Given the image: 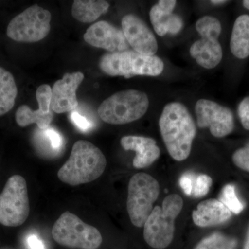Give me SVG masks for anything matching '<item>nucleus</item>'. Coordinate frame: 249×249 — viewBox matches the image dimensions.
Instances as JSON below:
<instances>
[{"label": "nucleus", "mask_w": 249, "mask_h": 249, "mask_svg": "<svg viewBox=\"0 0 249 249\" xmlns=\"http://www.w3.org/2000/svg\"><path fill=\"white\" fill-rule=\"evenodd\" d=\"M160 132L172 158L182 161L191 154L196 135V126L191 114L180 103H168L160 119Z\"/></svg>", "instance_id": "nucleus-1"}, {"label": "nucleus", "mask_w": 249, "mask_h": 249, "mask_svg": "<svg viewBox=\"0 0 249 249\" xmlns=\"http://www.w3.org/2000/svg\"><path fill=\"white\" fill-rule=\"evenodd\" d=\"M106 165V157L98 147L88 141L80 140L73 145L71 155L59 170L58 177L63 183L78 186L99 178Z\"/></svg>", "instance_id": "nucleus-2"}, {"label": "nucleus", "mask_w": 249, "mask_h": 249, "mask_svg": "<svg viewBox=\"0 0 249 249\" xmlns=\"http://www.w3.org/2000/svg\"><path fill=\"white\" fill-rule=\"evenodd\" d=\"M182 198L178 195H169L162 207L154 208L144 224L143 237L152 248L163 249L171 244L175 233V219L183 209Z\"/></svg>", "instance_id": "nucleus-3"}, {"label": "nucleus", "mask_w": 249, "mask_h": 249, "mask_svg": "<svg viewBox=\"0 0 249 249\" xmlns=\"http://www.w3.org/2000/svg\"><path fill=\"white\" fill-rule=\"evenodd\" d=\"M99 67L109 76L129 78L136 76H159L163 71L164 64L156 55H142L134 50H127L105 54L100 59Z\"/></svg>", "instance_id": "nucleus-4"}, {"label": "nucleus", "mask_w": 249, "mask_h": 249, "mask_svg": "<svg viewBox=\"0 0 249 249\" xmlns=\"http://www.w3.org/2000/svg\"><path fill=\"white\" fill-rule=\"evenodd\" d=\"M148 107L146 93L138 90H124L105 100L98 107V113L107 124H124L141 119Z\"/></svg>", "instance_id": "nucleus-5"}, {"label": "nucleus", "mask_w": 249, "mask_h": 249, "mask_svg": "<svg viewBox=\"0 0 249 249\" xmlns=\"http://www.w3.org/2000/svg\"><path fill=\"white\" fill-rule=\"evenodd\" d=\"M53 238L59 245L76 249H97L103 237L96 227L86 224L76 214L66 211L52 229Z\"/></svg>", "instance_id": "nucleus-6"}, {"label": "nucleus", "mask_w": 249, "mask_h": 249, "mask_svg": "<svg viewBox=\"0 0 249 249\" xmlns=\"http://www.w3.org/2000/svg\"><path fill=\"white\" fill-rule=\"evenodd\" d=\"M160 193V184L151 175L139 173L132 177L128 185L127 210L134 226L144 227Z\"/></svg>", "instance_id": "nucleus-7"}, {"label": "nucleus", "mask_w": 249, "mask_h": 249, "mask_svg": "<svg viewBox=\"0 0 249 249\" xmlns=\"http://www.w3.org/2000/svg\"><path fill=\"white\" fill-rule=\"evenodd\" d=\"M29 212L26 180L20 175H13L0 194V224L5 227H19L26 222Z\"/></svg>", "instance_id": "nucleus-8"}, {"label": "nucleus", "mask_w": 249, "mask_h": 249, "mask_svg": "<svg viewBox=\"0 0 249 249\" xmlns=\"http://www.w3.org/2000/svg\"><path fill=\"white\" fill-rule=\"evenodd\" d=\"M51 20L52 14L49 11L38 5H33L11 19L6 34L16 42H37L49 34Z\"/></svg>", "instance_id": "nucleus-9"}, {"label": "nucleus", "mask_w": 249, "mask_h": 249, "mask_svg": "<svg viewBox=\"0 0 249 249\" xmlns=\"http://www.w3.org/2000/svg\"><path fill=\"white\" fill-rule=\"evenodd\" d=\"M196 122L201 128L209 127L214 137L222 138L234 129V116L230 109L214 101L200 99L196 105Z\"/></svg>", "instance_id": "nucleus-10"}, {"label": "nucleus", "mask_w": 249, "mask_h": 249, "mask_svg": "<svg viewBox=\"0 0 249 249\" xmlns=\"http://www.w3.org/2000/svg\"><path fill=\"white\" fill-rule=\"evenodd\" d=\"M121 24L124 37L134 52L142 55H155L158 50L155 36L141 18L134 14L126 15Z\"/></svg>", "instance_id": "nucleus-11"}, {"label": "nucleus", "mask_w": 249, "mask_h": 249, "mask_svg": "<svg viewBox=\"0 0 249 249\" xmlns=\"http://www.w3.org/2000/svg\"><path fill=\"white\" fill-rule=\"evenodd\" d=\"M83 37L89 45L106 49L111 53L125 52L130 47L123 31L106 21L90 26Z\"/></svg>", "instance_id": "nucleus-12"}, {"label": "nucleus", "mask_w": 249, "mask_h": 249, "mask_svg": "<svg viewBox=\"0 0 249 249\" xmlns=\"http://www.w3.org/2000/svg\"><path fill=\"white\" fill-rule=\"evenodd\" d=\"M36 98L39 108L32 110L26 105L18 108L16 114V121L20 127H27L36 124L40 129L48 128L53 119V111L51 109L52 88L48 85H42L36 91Z\"/></svg>", "instance_id": "nucleus-13"}, {"label": "nucleus", "mask_w": 249, "mask_h": 249, "mask_svg": "<svg viewBox=\"0 0 249 249\" xmlns=\"http://www.w3.org/2000/svg\"><path fill=\"white\" fill-rule=\"evenodd\" d=\"M83 79L84 74L81 72L67 73L54 83L51 100V109L53 112L62 114L78 107L76 91Z\"/></svg>", "instance_id": "nucleus-14"}, {"label": "nucleus", "mask_w": 249, "mask_h": 249, "mask_svg": "<svg viewBox=\"0 0 249 249\" xmlns=\"http://www.w3.org/2000/svg\"><path fill=\"white\" fill-rule=\"evenodd\" d=\"M121 145L124 150L136 152L133 166L138 169L150 166L160 157V147L153 139L149 137L125 136L121 139Z\"/></svg>", "instance_id": "nucleus-15"}, {"label": "nucleus", "mask_w": 249, "mask_h": 249, "mask_svg": "<svg viewBox=\"0 0 249 249\" xmlns=\"http://www.w3.org/2000/svg\"><path fill=\"white\" fill-rule=\"evenodd\" d=\"M232 214L220 201L210 199L199 203L192 216L196 225L204 228L224 224L231 218Z\"/></svg>", "instance_id": "nucleus-16"}, {"label": "nucleus", "mask_w": 249, "mask_h": 249, "mask_svg": "<svg viewBox=\"0 0 249 249\" xmlns=\"http://www.w3.org/2000/svg\"><path fill=\"white\" fill-rule=\"evenodd\" d=\"M190 53L200 66L206 69L217 67L222 60V46L218 40L201 37L190 49Z\"/></svg>", "instance_id": "nucleus-17"}, {"label": "nucleus", "mask_w": 249, "mask_h": 249, "mask_svg": "<svg viewBox=\"0 0 249 249\" xmlns=\"http://www.w3.org/2000/svg\"><path fill=\"white\" fill-rule=\"evenodd\" d=\"M150 18L155 32L160 36L178 34L183 27L182 19L179 16L162 9L158 4L152 6Z\"/></svg>", "instance_id": "nucleus-18"}, {"label": "nucleus", "mask_w": 249, "mask_h": 249, "mask_svg": "<svg viewBox=\"0 0 249 249\" xmlns=\"http://www.w3.org/2000/svg\"><path fill=\"white\" fill-rule=\"evenodd\" d=\"M231 51L236 58L249 56V16L242 15L234 23L230 42Z\"/></svg>", "instance_id": "nucleus-19"}, {"label": "nucleus", "mask_w": 249, "mask_h": 249, "mask_svg": "<svg viewBox=\"0 0 249 249\" xmlns=\"http://www.w3.org/2000/svg\"><path fill=\"white\" fill-rule=\"evenodd\" d=\"M107 1L101 0H76L72 5V16L83 23H91L109 9Z\"/></svg>", "instance_id": "nucleus-20"}, {"label": "nucleus", "mask_w": 249, "mask_h": 249, "mask_svg": "<svg viewBox=\"0 0 249 249\" xmlns=\"http://www.w3.org/2000/svg\"><path fill=\"white\" fill-rule=\"evenodd\" d=\"M18 88L12 73L0 67V116L14 107Z\"/></svg>", "instance_id": "nucleus-21"}, {"label": "nucleus", "mask_w": 249, "mask_h": 249, "mask_svg": "<svg viewBox=\"0 0 249 249\" xmlns=\"http://www.w3.org/2000/svg\"><path fill=\"white\" fill-rule=\"evenodd\" d=\"M238 240L221 232H214L204 237L194 249H237Z\"/></svg>", "instance_id": "nucleus-22"}, {"label": "nucleus", "mask_w": 249, "mask_h": 249, "mask_svg": "<svg viewBox=\"0 0 249 249\" xmlns=\"http://www.w3.org/2000/svg\"><path fill=\"white\" fill-rule=\"evenodd\" d=\"M196 29L201 37L215 40H218L222 32L221 23L217 18L210 16H204L198 19Z\"/></svg>", "instance_id": "nucleus-23"}, {"label": "nucleus", "mask_w": 249, "mask_h": 249, "mask_svg": "<svg viewBox=\"0 0 249 249\" xmlns=\"http://www.w3.org/2000/svg\"><path fill=\"white\" fill-rule=\"evenodd\" d=\"M40 137L41 146H44L45 150L52 152V154L58 153L61 150L63 145V138L60 132L51 127L40 129L38 132ZM43 148L42 149H44Z\"/></svg>", "instance_id": "nucleus-24"}, {"label": "nucleus", "mask_w": 249, "mask_h": 249, "mask_svg": "<svg viewBox=\"0 0 249 249\" xmlns=\"http://www.w3.org/2000/svg\"><path fill=\"white\" fill-rule=\"evenodd\" d=\"M219 201L230 210L232 213L240 214L245 208L242 201L236 195L235 187L232 184L226 185L221 192Z\"/></svg>", "instance_id": "nucleus-25"}, {"label": "nucleus", "mask_w": 249, "mask_h": 249, "mask_svg": "<svg viewBox=\"0 0 249 249\" xmlns=\"http://www.w3.org/2000/svg\"><path fill=\"white\" fill-rule=\"evenodd\" d=\"M212 178L209 175H204V174H201L196 176L195 175L191 196L199 198L206 196L212 186Z\"/></svg>", "instance_id": "nucleus-26"}, {"label": "nucleus", "mask_w": 249, "mask_h": 249, "mask_svg": "<svg viewBox=\"0 0 249 249\" xmlns=\"http://www.w3.org/2000/svg\"><path fill=\"white\" fill-rule=\"evenodd\" d=\"M232 160L237 168L249 173V142L234 152Z\"/></svg>", "instance_id": "nucleus-27"}, {"label": "nucleus", "mask_w": 249, "mask_h": 249, "mask_svg": "<svg viewBox=\"0 0 249 249\" xmlns=\"http://www.w3.org/2000/svg\"><path fill=\"white\" fill-rule=\"evenodd\" d=\"M70 118L72 123L82 132H88L90 129H92V123L77 111H71Z\"/></svg>", "instance_id": "nucleus-28"}, {"label": "nucleus", "mask_w": 249, "mask_h": 249, "mask_svg": "<svg viewBox=\"0 0 249 249\" xmlns=\"http://www.w3.org/2000/svg\"><path fill=\"white\" fill-rule=\"evenodd\" d=\"M237 112L244 128L249 130V96L241 101Z\"/></svg>", "instance_id": "nucleus-29"}, {"label": "nucleus", "mask_w": 249, "mask_h": 249, "mask_svg": "<svg viewBox=\"0 0 249 249\" xmlns=\"http://www.w3.org/2000/svg\"><path fill=\"white\" fill-rule=\"evenodd\" d=\"M195 175L193 173H187L183 175L179 179V185L182 188L185 194L191 196L193 192V180Z\"/></svg>", "instance_id": "nucleus-30"}, {"label": "nucleus", "mask_w": 249, "mask_h": 249, "mask_svg": "<svg viewBox=\"0 0 249 249\" xmlns=\"http://www.w3.org/2000/svg\"><path fill=\"white\" fill-rule=\"evenodd\" d=\"M27 245L29 249H46L44 242L35 234H31L28 236Z\"/></svg>", "instance_id": "nucleus-31"}, {"label": "nucleus", "mask_w": 249, "mask_h": 249, "mask_svg": "<svg viewBox=\"0 0 249 249\" xmlns=\"http://www.w3.org/2000/svg\"><path fill=\"white\" fill-rule=\"evenodd\" d=\"M177 1L175 0H160L159 1V6L162 9L165 11H169V12L173 13L175 6H176Z\"/></svg>", "instance_id": "nucleus-32"}, {"label": "nucleus", "mask_w": 249, "mask_h": 249, "mask_svg": "<svg viewBox=\"0 0 249 249\" xmlns=\"http://www.w3.org/2000/svg\"><path fill=\"white\" fill-rule=\"evenodd\" d=\"M242 249H249V224L248 228H247V233H246L245 242H244Z\"/></svg>", "instance_id": "nucleus-33"}, {"label": "nucleus", "mask_w": 249, "mask_h": 249, "mask_svg": "<svg viewBox=\"0 0 249 249\" xmlns=\"http://www.w3.org/2000/svg\"><path fill=\"white\" fill-rule=\"evenodd\" d=\"M211 2L215 5H221L224 4V3H227V1H223V0H212V1H211Z\"/></svg>", "instance_id": "nucleus-34"}, {"label": "nucleus", "mask_w": 249, "mask_h": 249, "mask_svg": "<svg viewBox=\"0 0 249 249\" xmlns=\"http://www.w3.org/2000/svg\"><path fill=\"white\" fill-rule=\"evenodd\" d=\"M242 4H243V6H245L246 9L249 10V0H245V1H242Z\"/></svg>", "instance_id": "nucleus-35"}]
</instances>
